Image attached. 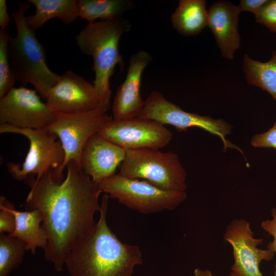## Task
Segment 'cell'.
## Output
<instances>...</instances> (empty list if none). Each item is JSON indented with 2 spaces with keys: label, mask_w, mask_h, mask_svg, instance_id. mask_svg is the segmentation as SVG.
<instances>
[{
  "label": "cell",
  "mask_w": 276,
  "mask_h": 276,
  "mask_svg": "<svg viewBox=\"0 0 276 276\" xmlns=\"http://www.w3.org/2000/svg\"><path fill=\"white\" fill-rule=\"evenodd\" d=\"M67 175L61 183L55 182L49 171L39 180L32 175L26 179L31 188L26 198V211L38 210L42 216V226L48 244L44 257L55 270H63L67 256L93 229L94 216L100 211L99 185L83 170L81 165L70 161Z\"/></svg>",
  "instance_id": "6da1fadb"
},
{
  "label": "cell",
  "mask_w": 276,
  "mask_h": 276,
  "mask_svg": "<svg viewBox=\"0 0 276 276\" xmlns=\"http://www.w3.org/2000/svg\"><path fill=\"white\" fill-rule=\"evenodd\" d=\"M109 196H103L100 218L93 229L70 251L65 260L70 276H132L142 264L139 247L121 242L106 223Z\"/></svg>",
  "instance_id": "7a4b0ae2"
},
{
  "label": "cell",
  "mask_w": 276,
  "mask_h": 276,
  "mask_svg": "<svg viewBox=\"0 0 276 276\" xmlns=\"http://www.w3.org/2000/svg\"><path fill=\"white\" fill-rule=\"evenodd\" d=\"M130 28V23L121 17L88 23L76 36L80 50L93 58L94 85L100 107L106 111L110 108V78L117 65L122 71L124 68L123 58L119 50V40Z\"/></svg>",
  "instance_id": "3957f363"
},
{
  "label": "cell",
  "mask_w": 276,
  "mask_h": 276,
  "mask_svg": "<svg viewBox=\"0 0 276 276\" xmlns=\"http://www.w3.org/2000/svg\"><path fill=\"white\" fill-rule=\"evenodd\" d=\"M18 8L11 13L17 34L10 36L8 57L16 81L24 85L31 84L40 96L46 100L50 89L60 78L48 66L43 47L38 41L35 31L28 26L25 11L30 8L28 2H19Z\"/></svg>",
  "instance_id": "277c9868"
},
{
  "label": "cell",
  "mask_w": 276,
  "mask_h": 276,
  "mask_svg": "<svg viewBox=\"0 0 276 276\" xmlns=\"http://www.w3.org/2000/svg\"><path fill=\"white\" fill-rule=\"evenodd\" d=\"M119 174L144 180L163 190L186 191L187 173L177 154L173 151L144 148L126 150Z\"/></svg>",
  "instance_id": "5b68a950"
},
{
  "label": "cell",
  "mask_w": 276,
  "mask_h": 276,
  "mask_svg": "<svg viewBox=\"0 0 276 276\" xmlns=\"http://www.w3.org/2000/svg\"><path fill=\"white\" fill-rule=\"evenodd\" d=\"M102 192L117 199L119 203L148 214L175 209L187 198L185 191H168L147 181L130 178L118 173L99 185Z\"/></svg>",
  "instance_id": "8992f818"
},
{
  "label": "cell",
  "mask_w": 276,
  "mask_h": 276,
  "mask_svg": "<svg viewBox=\"0 0 276 276\" xmlns=\"http://www.w3.org/2000/svg\"><path fill=\"white\" fill-rule=\"evenodd\" d=\"M112 119L100 107L79 113L55 112L53 122L45 129L58 136L65 154L62 165L52 170V178L55 182L61 183L63 181V172L68 162L75 161L80 164L82 151L86 141Z\"/></svg>",
  "instance_id": "52a82bcc"
},
{
  "label": "cell",
  "mask_w": 276,
  "mask_h": 276,
  "mask_svg": "<svg viewBox=\"0 0 276 276\" xmlns=\"http://www.w3.org/2000/svg\"><path fill=\"white\" fill-rule=\"evenodd\" d=\"M1 133H16L26 137L30 142L29 152L25 160L9 163L8 171L17 180H26L36 175L39 180L49 171L59 168L64 160V151L58 136L46 129L20 128L8 124H0Z\"/></svg>",
  "instance_id": "ba28073f"
},
{
  "label": "cell",
  "mask_w": 276,
  "mask_h": 276,
  "mask_svg": "<svg viewBox=\"0 0 276 276\" xmlns=\"http://www.w3.org/2000/svg\"><path fill=\"white\" fill-rule=\"evenodd\" d=\"M140 117L171 125L179 131H185L191 127L200 128L219 137L223 143L224 150L236 149L243 154L239 147L226 139V136L231 133L232 128L228 122L222 119L187 112L166 99L158 91H152L145 101L144 107Z\"/></svg>",
  "instance_id": "9c48e42d"
},
{
  "label": "cell",
  "mask_w": 276,
  "mask_h": 276,
  "mask_svg": "<svg viewBox=\"0 0 276 276\" xmlns=\"http://www.w3.org/2000/svg\"><path fill=\"white\" fill-rule=\"evenodd\" d=\"M98 133L126 150H159L169 144L173 137L171 131L165 125L140 117L122 120L112 119Z\"/></svg>",
  "instance_id": "30bf717a"
},
{
  "label": "cell",
  "mask_w": 276,
  "mask_h": 276,
  "mask_svg": "<svg viewBox=\"0 0 276 276\" xmlns=\"http://www.w3.org/2000/svg\"><path fill=\"white\" fill-rule=\"evenodd\" d=\"M55 112L41 101L37 91L22 86L14 87L0 98V124L20 128L44 129Z\"/></svg>",
  "instance_id": "8fae6325"
},
{
  "label": "cell",
  "mask_w": 276,
  "mask_h": 276,
  "mask_svg": "<svg viewBox=\"0 0 276 276\" xmlns=\"http://www.w3.org/2000/svg\"><path fill=\"white\" fill-rule=\"evenodd\" d=\"M223 238L232 246L233 251L234 262L229 276H263L260 264L272 259L274 253L258 247L263 239L254 237L248 221L233 220L225 228Z\"/></svg>",
  "instance_id": "7c38bea8"
},
{
  "label": "cell",
  "mask_w": 276,
  "mask_h": 276,
  "mask_svg": "<svg viewBox=\"0 0 276 276\" xmlns=\"http://www.w3.org/2000/svg\"><path fill=\"white\" fill-rule=\"evenodd\" d=\"M46 103L54 112L68 114L88 112L100 107L94 84L71 70L60 76L50 89Z\"/></svg>",
  "instance_id": "4fadbf2b"
},
{
  "label": "cell",
  "mask_w": 276,
  "mask_h": 276,
  "mask_svg": "<svg viewBox=\"0 0 276 276\" xmlns=\"http://www.w3.org/2000/svg\"><path fill=\"white\" fill-rule=\"evenodd\" d=\"M152 60L150 54L139 51L129 59L126 78L118 87L112 106V118L116 120L140 117L145 101L140 94L142 73Z\"/></svg>",
  "instance_id": "5bb4252c"
},
{
  "label": "cell",
  "mask_w": 276,
  "mask_h": 276,
  "mask_svg": "<svg viewBox=\"0 0 276 276\" xmlns=\"http://www.w3.org/2000/svg\"><path fill=\"white\" fill-rule=\"evenodd\" d=\"M126 150L107 140L98 132L85 143L81 155L80 165L85 173L99 185L116 174L124 160Z\"/></svg>",
  "instance_id": "9a60e30c"
},
{
  "label": "cell",
  "mask_w": 276,
  "mask_h": 276,
  "mask_svg": "<svg viewBox=\"0 0 276 276\" xmlns=\"http://www.w3.org/2000/svg\"><path fill=\"white\" fill-rule=\"evenodd\" d=\"M239 12L237 6L225 1L213 4L208 10L207 26L213 33L221 56L233 60L240 46L238 31Z\"/></svg>",
  "instance_id": "2e32d148"
},
{
  "label": "cell",
  "mask_w": 276,
  "mask_h": 276,
  "mask_svg": "<svg viewBox=\"0 0 276 276\" xmlns=\"http://www.w3.org/2000/svg\"><path fill=\"white\" fill-rule=\"evenodd\" d=\"M15 218V228L10 235L17 237L26 245V250H30L33 255L36 253L37 247L44 250L48 244V237L43 227V218L38 210L17 211L13 205L10 209Z\"/></svg>",
  "instance_id": "e0dca14e"
},
{
  "label": "cell",
  "mask_w": 276,
  "mask_h": 276,
  "mask_svg": "<svg viewBox=\"0 0 276 276\" xmlns=\"http://www.w3.org/2000/svg\"><path fill=\"white\" fill-rule=\"evenodd\" d=\"M36 10L33 15L26 17L28 27L35 31L53 18L60 19L68 25L79 17L76 0H29Z\"/></svg>",
  "instance_id": "ac0fdd59"
},
{
  "label": "cell",
  "mask_w": 276,
  "mask_h": 276,
  "mask_svg": "<svg viewBox=\"0 0 276 276\" xmlns=\"http://www.w3.org/2000/svg\"><path fill=\"white\" fill-rule=\"evenodd\" d=\"M208 10L204 0H180L171 16L173 28L186 36L199 35L207 26Z\"/></svg>",
  "instance_id": "d6986e66"
},
{
  "label": "cell",
  "mask_w": 276,
  "mask_h": 276,
  "mask_svg": "<svg viewBox=\"0 0 276 276\" xmlns=\"http://www.w3.org/2000/svg\"><path fill=\"white\" fill-rule=\"evenodd\" d=\"M243 69L247 82L268 93L276 101V49L271 58L263 62L251 58L245 53Z\"/></svg>",
  "instance_id": "ffe728a7"
},
{
  "label": "cell",
  "mask_w": 276,
  "mask_h": 276,
  "mask_svg": "<svg viewBox=\"0 0 276 276\" xmlns=\"http://www.w3.org/2000/svg\"><path fill=\"white\" fill-rule=\"evenodd\" d=\"M134 6L130 0H79L77 3L78 16L88 23L101 20H112L121 17L122 14Z\"/></svg>",
  "instance_id": "44dd1931"
},
{
  "label": "cell",
  "mask_w": 276,
  "mask_h": 276,
  "mask_svg": "<svg viewBox=\"0 0 276 276\" xmlns=\"http://www.w3.org/2000/svg\"><path fill=\"white\" fill-rule=\"evenodd\" d=\"M26 243L9 234L0 233V276H9L23 262Z\"/></svg>",
  "instance_id": "7402d4cb"
},
{
  "label": "cell",
  "mask_w": 276,
  "mask_h": 276,
  "mask_svg": "<svg viewBox=\"0 0 276 276\" xmlns=\"http://www.w3.org/2000/svg\"><path fill=\"white\" fill-rule=\"evenodd\" d=\"M9 37L8 31L0 30V98L14 88L16 81L8 57Z\"/></svg>",
  "instance_id": "603a6c76"
},
{
  "label": "cell",
  "mask_w": 276,
  "mask_h": 276,
  "mask_svg": "<svg viewBox=\"0 0 276 276\" xmlns=\"http://www.w3.org/2000/svg\"><path fill=\"white\" fill-rule=\"evenodd\" d=\"M256 22L276 33V0H267L260 12L255 15Z\"/></svg>",
  "instance_id": "cb8c5ba5"
},
{
  "label": "cell",
  "mask_w": 276,
  "mask_h": 276,
  "mask_svg": "<svg viewBox=\"0 0 276 276\" xmlns=\"http://www.w3.org/2000/svg\"><path fill=\"white\" fill-rule=\"evenodd\" d=\"M13 205L6 198L0 197V233L12 234L15 228V218L10 209Z\"/></svg>",
  "instance_id": "d4e9b609"
},
{
  "label": "cell",
  "mask_w": 276,
  "mask_h": 276,
  "mask_svg": "<svg viewBox=\"0 0 276 276\" xmlns=\"http://www.w3.org/2000/svg\"><path fill=\"white\" fill-rule=\"evenodd\" d=\"M250 143L256 148L276 149V120L273 125L267 131L254 135Z\"/></svg>",
  "instance_id": "484cf974"
},
{
  "label": "cell",
  "mask_w": 276,
  "mask_h": 276,
  "mask_svg": "<svg viewBox=\"0 0 276 276\" xmlns=\"http://www.w3.org/2000/svg\"><path fill=\"white\" fill-rule=\"evenodd\" d=\"M271 214L272 219L262 221L261 223V227L272 237L273 240L268 243L267 249L273 251L276 256V208H273L271 209ZM273 276H276V262Z\"/></svg>",
  "instance_id": "4316f807"
},
{
  "label": "cell",
  "mask_w": 276,
  "mask_h": 276,
  "mask_svg": "<svg viewBox=\"0 0 276 276\" xmlns=\"http://www.w3.org/2000/svg\"><path fill=\"white\" fill-rule=\"evenodd\" d=\"M267 0H241L237 8L241 13L247 11L256 15L267 2Z\"/></svg>",
  "instance_id": "83f0119b"
},
{
  "label": "cell",
  "mask_w": 276,
  "mask_h": 276,
  "mask_svg": "<svg viewBox=\"0 0 276 276\" xmlns=\"http://www.w3.org/2000/svg\"><path fill=\"white\" fill-rule=\"evenodd\" d=\"M11 18L7 10V2L0 0V27L1 30H5L9 25Z\"/></svg>",
  "instance_id": "f1b7e54d"
},
{
  "label": "cell",
  "mask_w": 276,
  "mask_h": 276,
  "mask_svg": "<svg viewBox=\"0 0 276 276\" xmlns=\"http://www.w3.org/2000/svg\"><path fill=\"white\" fill-rule=\"evenodd\" d=\"M193 276H215L208 269H201L195 268L194 270Z\"/></svg>",
  "instance_id": "f546056e"
}]
</instances>
